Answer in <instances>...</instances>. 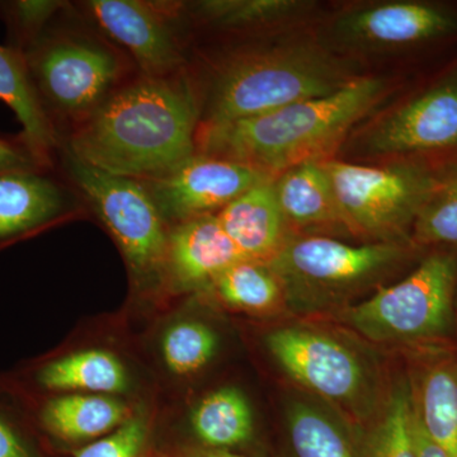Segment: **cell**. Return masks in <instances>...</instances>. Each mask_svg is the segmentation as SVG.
<instances>
[{"label": "cell", "instance_id": "27", "mask_svg": "<svg viewBox=\"0 0 457 457\" xmlns=\"http://www.w3.org/2000/svg\"><path fill=\"white\" fill-rule=\"evenodd\" d=\"M411 239L417 246L457 249V159L441 170L414 221Z\"/></svg>", "mask_w": 457, "mask_h": 457}, {"label": "cell", "instance_id": "18", "mask_svg": "<svg viewBox=\"0 0 457 457\" xmlns=\"http://www.w3.org/2000/svg\"><path fill=\"white\" fill-rule=\"evenodd\" d=\"M0 99L22 125L21 137L35 155L49 168H55L60 149L59 135L45 113L29 78L25 57L0 45Z\"/></svg>", "mask_w": 457, "mask_h": 457}, {"label": "cell", "instance_id": "32", "mask_svg": "<svg viewBox=\"0 0 457 457\" xmlns=\"http://www.w3.org/2000/svg\"><path fill=\"white\" fill-rule=\"evenodd\" d=\"M0 457H36L22 429L0 404Z\"/></svg>", "mask_w": 457, "mask_h": 457}, {"label": "cell", "instance_id": "3", "mask_svg": "<svg viewBox=\"0 0 457 457\" xmlns=\"http://www.w3.org/2000/svg\"><path fill=\"white\" fill-rule=\"evenodd\" d=\"M357 78L350 62L312 42L231 51L213 66L204 87L196 86L200 126L237 121L324 97Z\"/></svg>", "mask_w": 457, "mask_h": 457}, {"label": "cell", "instance_id": "17", "mask_svg": "<svg viewBox=\"0 0 457 457\" xmlns=\"http://www.w3.org/2000/svg\"><path fill=\"white\" fill-rule=\"evenodd\" d=\"M273 179L249 188L216 215L245 260L270 262L293 236L279 209Z\"/></svg>", "mask_w": 457, "mask_h": 457}, {"label": "cell", "instance_id": "2", "mask_svg": "<svg viewBox=\"0 0 457 457\" xmlns=\"http://www.w3.org/2000/svg\"><path fill=\"white\" fill-rule=\"evenodd\" d=\"M386 89L380 78L359 77L324 97L237 121L200 126L196 154L237 162L273 177L306 162L326 161Z\"/></svg>", "mask_w": 457, "mask_h": 457}, {"label": "cell", "instance_id": "29", "mask_svg": "<svg viewBox=\"0 0 457 457\" xmlns=\"http://www.w3.org/2000/svg\"><path fill=\"white\" fill-rule=\"evenodd\" d=\"M59 0H4L0 2V20L8 32V45L23 54L66 7Z\"/></svg>", "mask_w": 457, "mask_h": 457}, {"label": "cell", "instance_id": "1", "mask_svg": "<svg viewBox=\"0 0 457 457\" xmlns=\"http://www.w3.org/2000/svg\"><path fill=\"white\" fill-rule=\"evenodd\" d=\"M200 102L191 71L137 75L60 141V149L99 170L159 179L196 155Z\"/></svg>", "mask_w": 457, "mask_h": 457}, {"label": "cell", "instance_id": "25", "mask_svg": "<svg viewBox=\"0 0 457 457\" xmlns=\"http://www.w3.org/2000/svg\"><path fill=\"white\" fill-rule=\"evenodd\" d=\"M414 416L413 383L399 381L389 394L383 413L370 429L357 456L418 457Z\"/></svg>", "mask_w": 457, "mask_h": 457}, {"label": "cell", "instance_id": "10", "mask_svg": "<svg viewBox=\"0 0 457 457\" xmlns=\"http://www.w3.org/2000/svg\"><path fill=\"white\" fill-rule=\"evenodd\" d=\"M362 140L374 155L457 158V66L378 120Z\"/></svg>", "mask_w": 457, "mask_h": 457}, {"label": "cell", "instance_id": "13", "mask_svg": "<svg viewBox=\"0 0 457 457\" xmlns=\"http://www.w3.org/2000/svg\"><path fill=\"white\" fill-rule=\"evenodd\" d=\"M333 36L356 49H405L457 37V7L437 2H384L337 18Z\"/></svg>", "mask_w": 457, "mask_h": 457}, {"label": "cell", "instance_id": "31", "mask_svg": "<svg viewBox=\"0 0 457 457\" xmlns=\"http://www.w3.org/2000/svg\"><path fill=\"white\" fill-rule=\"evenodd\" d=\"M46 167L21 137H0V171Z\"/></svg>", "mask_w": 457, "mask_h": 457}, {"label": "cell", "instance_id": "9", "mask_svg": "<svg viewBox=\"0 0 457 457\" xmlns=\"http://www.w3.org/2000/svg\"><path fill=\"white\" fill-rule=\"evenodd\" d=\"M74 7L130 57L143 77H170L189 68L182 2L86 0Z\"/></svg>", "mask_w": 457, "mask_h": 457}, {"label": "cell", "instance_id": "5", "mask_svg": "<svg viewBox=\"0 0 457 457\" xmlns=\"http://www.w3.org/2000/svg\"><path fill=\"white\" fill-rule=\"evenodd\" d=\"M413 242L351 245L327 236H291L269 262L295 308H326L399 269Z\"/></svg>", "mask_w": 457, "mask_h": 457}, {"label": "cell", "instance_id": "14", "mask_svg": "<svg viewBox=\"0 0 457 457\" xmlns=\"http://www.w3.org/2000/svg\"><path fill=\"white\" fill-rule=\"evenodd\" d=\"M53 170L0 171V248L51 227L83 204Z\"/></svg>", "mask_w": 457, "mask_h": 457}, {"label": "cell", "instance_id": "20", "mask_svg": "<svg viewBox=\"0 0 457 457\" xmlns=\"http://www.w3.org/2000/svg\"><path fill=\"white\" fill-rule=\"evenodd\" d=\"M33 380L51 392L119 393L128 387V375L112 353L87 350L49 361L36 369Z\"/></svg>", "mask_w": 457, "mask_h": 457}, {"label": "cell", "instance_id": "33", "mask_svg": "<svg viewBox=\"0 0 457 457\" xmlns=\"http://www.w3.org/2000/svg\"><path fill=\"white\" fill-rule=\"evenodd\" d=\"M416 408V405H414ZM414 433H416V445L418 457H449L445 451L438 446L432 438L427 435L426 429L423 428L420 418H418L417 411L414 416Z\"/></svg>", "mask_w": 457, "mask_h": 457}, {"label": "cell", "instance_id": "34", "mask_svg": "<svg viewBox=\"0 0 457 457\" xmlns=\"http://www.w3.org/2000/svg\"><path fill=\"white\" fill-rule=\"evenodd\" d=\"M188 457H242L237 456L236 453H228L227 450L210 449V450H200L192 453V455Z\"/></svg>", "mask_w": 457, "mask_h": 457}, {"label": "cell", "instance_id": "19", "mask_svg": "<svg viewBox=\"0 0 457 457\" xmlns=\"http://www.w3.org/2000/svg\"><path fill=\"white\" fill-rule=\"evenodd\" d=\"M315 7L303 0H200L182 2L189 31L206 27L220 32H258L305 16Z\"/></svg>", "mask_w": 457, "mask_h": 457}, {"label": "cell", "instance_id": "16", "mask_svg": "<svg viewBox=\"0 0 457 457\" xmlns=\"http://www.w3.org/2000/svg\"><path fill=\"white\" fill-rule=\"evenodd\" d=\"M273 185L288 228H300L303 236L351 234L323 161L288 168L275 177Z\"/></svg>", "mask_w": 457, "mask_h": 457}, {"label": "cell", "instance_id": "8", "mask_svg": "<svg viewBox=\"0 0 457 457\" xmlns=\"http://www.w3.org/2000/svg\"><path fill=\"white\" fill-rule=\"evenodd\" d=\"M64 179L116 240L137 278L165 272L167 224L143 183L99 170L59 149Z\"/></svg>", "mask_w": 457, "mask_h": 457}, {"label": "cell", "instance_id": "26", "mask_svg": "<svg viewBox=\"0 0 457 457\" xmlns=\"http://www.w3.org/2000/svg\"><path fill=\"white\" fill-rule=\"evenodd\" d=\"M287 432L290 457H359L345 429L314 405L291 404Z\"/></svg>", "mask_w": 457, "mask_h": 457}, {"label": "cell", "instance_id": "7", "mask_svg": "<svg viewBox=\"0 0 457 457\" xmlns=\"http://www.w3.org/2000/svg\"><path fill=\"white\" fill-rule=\"evenodd\" d=\"M456 287L457 254L435 252L402 281L348 306L342 319L370 341H432L450 332Z\"/></svg>", "mask_w": 457, "mask_h": 457}, {"label": "cell", "instance_id": "22", "mask_svg": "<svg viewBox=\"0 0 457 457\" xmlns=\"http://www.w3.org/2000/svg\"><path fill=\"white\" fill-rule=\"evenodd\" d=\"M414 405L427 435L449 457H457V362L441 360L413 384Z\"/></svg>", "mask_w": 457, "mask_h": 457}, {"label": "cell", "instance_id": "21", "mask_svg": "<svg viewBox=\"0 0 457 457\" xmlns=\"http://www.w3.org/2000/svg\"><path fill=\"white\" fill-rule=\"evenodd\" d=\"M126 408L117 400L89 394L57 396L47 400L38 420L51 435L79 441L112 431L125 422Z\"/></svg>", "mask_w": 457, "mask_h": 457}, {"label": "cell", "instance_id": "24", "mask_svg": "<svg viewBox=\"0 0 457 457\" xmlns=\"http://www.w3.org/2000/svg\"><path fill=\"white\" fill-rule=\"evenodd\" d=\"M212 286L222 303L237 311L269 312L286 303L284 287L269 262H237Z\"/></svg>", "mask_w": 457, "mask_h": 457}, {"label": "cell", "instance_id": "11", "mask_svg": "<svg viewBox=\"0 0 457 457\" xmlns=\"http://www.w3.org/2000/svg\"><path fill=\"white\" fill-rule=\"evenodd\" d=\"M267 348L294 381L321 398L360 407L369 393L368 374L360 357L333 337L300 327L270 332Z\"/></svg>", "mask_w": 457, "mask_h": 457}, {"label": "cell", "instance_id": "23", "mask_svg": "<svg viewBox=\"0 0 457 457\" xmlns=\"http://www.w3.org/2000/svg\"><path fill=\"white\" fill-rule=\"evenodd\" d=\"M192 427L197 437L212 449L237 446L253 433L251 405L236 387L216 390L195 408Z\"/></svg>", "mask_w": 457, "mask_h": 457}, {"label": "cell", "instance_id": "4", "mask_svg": "<svg viewBox=\"0 0 457 457\" xmlns=\"http://www.w3.org/2000/svg\"><path fill=\"white\" fill-rule=\"evenodd\" d=\"M22 55L60 141L139 75L130 57L71 3Z\"/></svg>", "mask_w": 457, "mask_h": 457}, {"label": "cell", "instance_id": "12", "mask_svg": "<svg viewBox=\"0 0 457 457\" xmlns=\"http://www.w3.org/2000/svg\"><path fill=\"white\" fill-rule=\"evenodd\" d=\"M275 179L249 165L196 154L159 179L140 180L162 218L174 225L218 215L249 188Z\"/></svg>", "mask_w": 457, "mask_h": 457}, {"label": "cell", "instance_id": "6", "mask_svg": "<svg viewBox=\"0 0 457 457\" xmlns=\"http://www.w3.org/2000/svg\"><path fill=\"white\" fill-rule=\"evenodd\" d=\"M451 161L405 159L370 167L326 159L323 165L351 234L372 242L407 243L418 213Z\"/></svg>", "mask_w": 457, "mask_h": 457}, {"label": "cell", "instance_id": "15", "mask_svg": "<svg viewBox=\"0 0 457 457\" xmlns=\"http://www.w3.org/2000/svg\"><path fill=\"white\" fill-rule=\"evenodd\" d=\"M245 260L216 215L174 225L168 234L165 273L179 288L212 285L228 267Z\"/></svg>", "mask_w": 457, "mask_h": 457}, {"label": "cell", "instance_id": "30", "mask_svg": "<svg viewBox=\"0 0 457 457\" xmlns=\"http://www.w3.org/2000/svg\"><path fill=\"white\" fill-rule=\"evenodd\" d=\"M145 425L143 420H125L107 437L78 451L75 457H137L145 441Z\"/></svg>", "mask_w": 457, "mask_h": 457}, {"label": "cell", "instance_id": "28", "mask_svg": "<svg viewBox=\"0 0 457 457\" xmlns=\"http://www.w3.org/2000/svg\"><path fill=\"white\" fill-rule=\"evenodd\" d=\"M165 365L177 375H188L204 368L216 351L215 333L197 321L174 324L163 337Z\"/></svg>", "mask_w": 457, "mask_h": 457}]
</instances>
